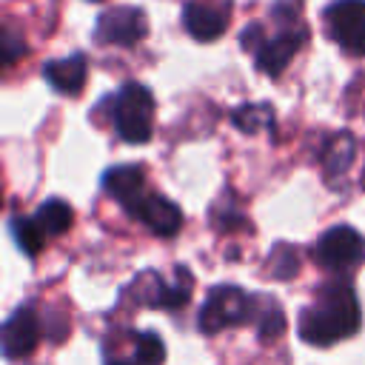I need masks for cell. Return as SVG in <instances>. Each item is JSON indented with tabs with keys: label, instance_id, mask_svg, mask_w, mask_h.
<instances>
[{
	"label": "cell",
	"instance_id": "obj_1",
	"mask_svg": "<svg viewBox=\"0 0 365 365\" xmlns=\"http://www.w3.org/2000/svg\"><path fill=\"white\" fill-rule=\"evenodd\" d=\"M362 311L348 279H334L317 291V297L302 308L297 331L308 345L328 348L359 331Z\"/></svg>",
	"mask_w": 365,
	"mask_h": 365
},
{
	"label": "cell",
	"instance_id": "obj_2",
	"mask_svg": "<svg viewBox=\"0 0 365 365\" xmlns=\"http://www.w3.org/2000/svg\"><path fill=\"white\" fill-rule=\"evenodd\" d=\"M111 123L120 140L148 143L154 131V94L140 83H123L111 100Z\"/></svg>",
	"mask_w": 365,
	"mask_h": 365
},
{
	"label": "cell",
	"instance_id": "obj_3",
	"mask_svg": "<svg viewBox=\"0 0 365 365\" xmlns=\"http://www.w3.org/2000/svg\"><path fill=\"white\" fill-rule=\"evenodd\" d=\"M254 305H257V297L245 294L240 285H231V282L214 285L205 294V302L197 314V328L202 334L214 336V334H220L231 325H245L257 314Z\"/></svg>",
	"mask_w": 365,
	"mask_h": 365
},
{
	"label": "cell",
	"instance_id": "obj_4",
	"mask_svg": "<svg viewBox=\"0 0 365 365\" xmlns=\"http://www.w3.org/2000/svg\"><path fill=\"white\" fill-rule=\"evenodd\" d=\"M131 291L137 297V302L148 305V308H163V311H174V308H182L188 299H191V291H194V277L185 265H177L174 268V279L165 282L157 271H143L134 282H131Z\"/></svg>",
	"mask_w": 365,
	"mask_h": 365
},
{
	"label": "cell",
	"instance_id": "obj_5",
	"mask_svg": "<svg viewBox=\"0 0 365 365\" xmlns=\"http://www.w3.org/2000/svg\"><path fill=\"white\" fill-rule=\"evenodd\" d=\"M314 254L331 271H351L365 259V237L351 225H334L319 234Z\"/></svg>",
	"mask_w": 365,
	"mask_h": 365
},
{
	"label": "cell",
	"instance_id": "obj_6",
	"mask_svg": "<svg viewBox=\"0 0 365 365\" xmlns=\"http://www.w3.org/2000/svg\"><path fill=\"white\" fill-rule=\"evenodd\" d=\"M325 26L336 46L365 57V0H336L325 9Z\"/></svg>",
	"mask_w": 365,
	"mask_h": 365
},
{
	"label": "cell",
	"instance_id": "obj_7",
	"mask_svg": "<svg viewBox=\"0 0 365 365\" xmlns=\"http://www.w3.org/2000/svg\"><path fill=\"white\" fill-rule=\"evenodd\" d=\"M148 34V17L137 6H117L97 17L94 37L103 46H137Z\"/></svg>",
	"mask_w": 365,
	"mask_h": 365
},
{
	"label": "cell",
	"instance_id": "obj_8",
	"mask_svg": "<svg viewBox=\"0 0 365 365\" xmlns=\"http://www.w3.org/2000/svg\"><path fill=\"white\" fill-rule=\"evenodd\" d=\"M305 40H308V26H305V23H294V26L282 29L279 34L268 37V40L254 51V66H257L262 74H268V77H279V74L288 68L291 57L299 51V46H302Z\"/></svg>",
	"mask_w": 365,
	"mask_h": 365
},
{
	"label": "cell",
	"instance_id": "obj_9",
	"mask_svg": "<svg viewBox=\"0 0 365 365\" xmlns=\"http://www.w3.org/2000/svg\"><path fill=\"white\" fill-rule=\"evenodd\" d=\"M125 211L131 217H137L140 222H145V228L151 234L165 237V240L180 234V228H182V211L177 208V202H171L168 197L151 194V191H143Z\"/></svg>",
	"mask_w": 365,
	"mask_h": 365
},
{
	"label": "cell",
	"instance_id": "obj_10",
	"mask_svg": "<svg viewBox=\"0 0 365 365\" xmlns=\"http://www.w3.org/2000/svg\"><path fill=\"white\" fill-rule=\"evenodd\" d=\"M40 339V319L31 305L14 308V314L3 322V354L9 359L29 356Z\"/></svg>",
	"mask_w": 365,
	"mask_h": 365
},
{
	"label": "cell",
	"instance_id": "obj_11",
	"mask_svg": "<svg viewBox=\"0 0 365 365\" xmlns=\"http://www.w3.org/2000/svg\"><path fill=\"white\" fill-rule=\"evenodd\" d=\"M228 20L231 14L222 6H208V3H194V0L182 6V26L200 43L220 40L222 31L228 29Z\"/></svg>",
	"mask_w": 365,
	"mask_h": 365
},
{
	"label": "cell",
	"instance_id": "obj_12",
	"mask_svg": "<svg viewBox=\"0 0 365 365\" xmlns=\"http://www.w3.org/2000/svg\"><path fill=\"white\" fill-rule=\"evenodd\" d=\"M86 74H88V63L83 54H68V57H57L48 60L43 66V77L48 80V86L60 94H80L86 86Z\"/></svg>",
	"mask_w": 365,
	"mask_h": 365
},
{
	"label": "cell",
	"instance_id": "obj_13",
	"mask_svg": "<svg viewBox=\"0 0 365 365\" xmlns=\"http://www.w3.org/2000/svg\"><path fill=\"white\" fill-rule=\"evenodd\" d=\"M103 191L114 197L123 208H128L145 191V174L140 165H114L103 174Z\"/></svg>",
	"mask_w": 365,
	"mask_h": 365
},
{
	"label": "cell",
	"instance_id": "obj_14",
	"mask_svg": "<svg viewBox=\"0 0 365 365\" xmlns=\"http://www.w3.org/2000/svg\"><path fill=\"white\" fill-rule=\"evenodd\" d=\"M354 157H356V140L348 131L334 134L328 140V145L322 148V171H325V180L331 185H336V180L348 174Z\"/></svg>",
	"mask_w": 365,
	"mask_h": 365
},
{
	"label": "cell",
	"instance_id": "obj_15",
	"mask_svg": "<svg viewBox=\"0 0 365 365\" xmlns=\"http://www.w3.org/2000/svg\"><path fill=\"white\" fill-rule=\"evenodd\" d=\"M34 222L46 237H60L71 228L74 222V211L71 205H66L63 200H46L37 211H34Z\"/></svg>",
	"mask_w": 365,
	"mask_h": 365
},
{
	"label": "cell",
	"instance_id": "obj_16",
	"mask_svg": "<svg viewBox=\"0 0 365 365\" xmlns=\"http://www.w3.org/2000/svg\"><path fill=\"white\" fill-rule=\"evenodd\" d=\"M274 108L268 103H242L231 111V123L237 131L242 134H257L262 128H271L274 125Z\"/></svg>",
	"mask_w": 365,
	"mask_h": 365
},
{
	"label": "cell",
	"instance_id": "obj_17",
	"mask_svg": "<svg viewBox=\"0 0 365 365\" xmlns=\"http://www.w3.org/2000/svg\"><path fill=\"white\" fill-rule=\"evenodd\" d=\"M259 305L262 308H257V314H254L257 317V336H259V342H274L285 331V314H282L279 302L271 297H259Z\"/></svg>",
	"mask_w": 365,
	"mask_h": 365
},
{
	"label": "cell",
	"instance_id": "obj_18",
	"mask_svg": "<svg viewBox=\"0 0 365 365\" xmlns=\"http://www.w3.org/2000/svg\"><path fill=\"white\" fill-rule=\"evenodd\" d=\"M9 231H11L14 242H17V248L26 251L29 257H37V251H40L43 242H46V234L37 228L34 217H11Z\"/></svg>",
	"mask_w": 365,
	"mask_h": 365
},
{
	"label": "cell",
	"instance_id": "obj_19",
	"mask_svg": "<svg viewBox=\"0 0 365 365\" xmlns=\"http://www.w3.org/2000/svg\"><path fill=\"white\" fill-rule=\"evenodd\" d=\"M268 271L277 277V279H291L299 274V251L291 245V242H277L268 254Z\"/></svg>",
	"mask_w": 365,
	"mask_h": 365
},
{
	"label": "cell",
	"instance_id": "obj_20",
	"mask_svg": "<svg viewBox=\"0 0 365 365\" xmlns=\"http://www.w3.org/2000/svg\"><path fill=\"white\" fill-rule=\"evenodd\" d=\"M134 356L140 365H163L165 362V342L151 331H140L134 336Z\"/></svg>",
	"mask_w": 365,
	"mask_h": 365
},
{
	"label": "cell",
	"instance_id": "obj_21",
	"mask_svg": "<svg viewBox=\"0 0 365 365\" xmlns=\"http://www.w3.org/2000/svg\"><path fill=\"white\" fill-rule=\"evenodd\" d=\"M214 225L220 228V231H237V228H242L245 225V220H242V211L240 208H214Z\"/></svg>",
	"mask_w": 365,
	"mask_h": 365
},
{
	"label": "cell",
	"instance_id": "obj_22",
	"mask_svg": "<svg viewBox=\"0 0 365 365\" xmlns=\"http://www.w3.org/2000/svg\"><path fill=\"white\" fill-rule=\"evenodd\" d=\"M26 54V43H23V37L20 34H14L11 29H6V34H3V57H6V63L11 66L17 57H23Z\"/></svg>",
	"mask_w": 365,
	"mask_h": 365
},
{
	"label": "cell",
	"instance_id": "obj_23",
	"mask_svg": "<svg viewBox=\"0 0 365 365\" xmlns=\"http://www.w3.org/2000/svg\"><path fill=\"white\" fill-rule=\"evenodd\" d=\"M259 34H262V26H259V23H251V26H245V29H242V34H240V46H242L245 51H251V48L257 51V48L265 43Z\"/></svg>",
	"mask_w": 365,
	"mask_h": 365
},
{
	"label": "cell",
	"instance_id": "obj_24",
	"mask_svg": "<svg viewBox=\"0 0 365 365\" xmlns=\"http://www.w3.org/2000/svg\"><path fill=\"white\" fill-rule=\"evenodd\" d=\"M106 365H140V362H125V359H106Z\"/></svg>",
	"mask_w": 365,
	"mask_h": 365
},
{
	"label": "cell",
	"instance_id": "obj_25",
	"mask_svg": "<svg viewBox=\"0 0 365 365\" xmlns=\"http://www.w3.org/2000/svg\"><path fill=\"white\" fill-rule=\"evenodd\" d=\"M91 3H100V0H91Z\"/></svg>",
	"mask_w": 365,
	"mask_h": 365
}]
</instances>
